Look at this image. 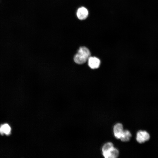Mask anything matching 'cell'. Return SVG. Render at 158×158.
I'll return each instance as SVG.
<instances>
[{"label": "cell", "mask_w": 158, "mask_h": 158, "mask_svg": "<svg viewBox=\"0 0 158 158\" xmlns=\"http://www.w3.org/2000/svg\"><path fill=\"white\" fill-rule=\"evenodd\" d=\"M114 147L113 144L111 142H109L106 143L102 148V153L108 151Z\"/></svg>", "instance_id": "obj_9"}, {"label": "cell", "mask_w": 158, "mask_h": 158, "mask_svg": "<svg viewBox=\"0 0 158 158\" xmlns=\"http://www.w3.org/2000/svg\"><path fill=\"white\" fill-rule=\"evenodd\" d=\"M88 15V11L85 7L82 6L79 8L76 12L78 18L80 20H84L86 19Z\"/></svg>", "instance_id": "obj_5"}, {"label": "cell", "mask_w": 158, "mask_h": 158, "mask_svg": "<svg viewBox=\"0 0 158 158\" xmlns=\"http://www.w3.org/2000/svg\"><path fill=\"white\" fill-rule=\"evenodd\" d=\"M131 134L128 130H124L120 139L123 142H127L129 141L131 137Z\"/></svg>", "instance_id": "obj_8"}, {"label": "cell", "mask_w": 158, "mask_h": 158, "mask_svg": "<svg viewBox=\"0 0 158 158\" xmlns=\"http://www.w3.org/2000/svg\"><path fill=\"white\" fill-rule=\"evenodd\" d=\"M11 130V127L8 124L1 125L0 126V133L1 135L5 134L8 135L10 134Z\"/></svg>", "instance_id": "obj_7"}, {"label": "cell", "mask_w": 158, "mask_h": 158, "mask_svg": "<svg viewBox=\"0 0 158 158\" xmlns=\"http://www.w3.org/2000/svg\"><path fill=\"white\" fill-rule=\"evenodd\" d=\"M90 52L89 49L85 47H80L74 57V61L76 63L82 64L85 63L90 57Z\"/></svg>", "instance_id": "obj_1"}, {"label": "cell", "mask_w": 158, "mask_h": 158, "mask_svg": "<svg viewBox=\"0 0 158 158\" xmlns=\"http://www.w3.org/2000/svg\"><path fill=\"white\" fill-rule=\"evenodd\" d=\"M123 130L121 123H117L115 124L113 127V132L115 137L117 139H120Z\"/></svg>", "instance_id": "obj_3"}, {"label": "cell", "mask_w": 158, "mask_h": 158, "mask_svg": "<svg viewBox=\"0 0 158 158\" xmlns=\"http://www.w3.org/2000/svg\"><path fill=\"white\" fill-rule=\"evenodd\" d=\"M118 150L114 147L108 151L102 153L103 156L105 158H116L119 155Z\"/></svg>", "instance_id": "obj_4"}, {"label": "cell", "mask_w": 158, "mask_h": 158, "mask_svg": "<svg viewBox=\"0 0 158 158\" xmlns=\"http://www.w3.org/2000/svg\"><path fill=\"white\" fill-rule=\"evenodd\" d=\"M88 60V65L91 68L96 69L99 67L100 61L98 58L95 57L90 56Z\"/></svg>", "instance_id": "obj_6"}, {"label": "cell", "mask_w": 158, "mask_h": 158, "mask_svg": "<svg viewBox=\"0 0 158 158\" xmlns=\"http://www.w3.org/2000/svg\"><path fill=\"white\" fill-rule=\"evenodd\" d=\"M150 138L149 134L146 131L139 130L137 133L136 139L139 143H144L148 140Z\"/></svg>", "instance_id": "obj_2"}]
</instances>
